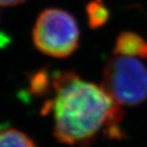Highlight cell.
I'll return each mask as SVG.
<instances>
[{"instance_id": "1", "label": "cell", "mask_w": 147, "mask_h": 147, "mask_svg": "<svg viewBox=\"0 0 147 147\" xmlns=\"http://www.w3.org/2000/svg\"><path fill=\"white\" fill-rule=\"evenodd\" d=\"M53 96L45 102L43 115H51L53 134L63 144L87 147L101 135L123 136L119 124L124 113L102 86L83 80L74 71L52 76Z\"/></svg>"}, {"instance_id": "2", "label": "cell", "mask_w": 147, "mask_h": 147, "mask_svg": "<svg viewBox=\"0 0 147 147\" xmlns=\"http://www.w3.org/2000/svg\"><path fill=\"white\" fill-rule=\"evenodd\" d=\"M101 86L119 105H138L147 97V67L135 57L115 54L104 67Z\"/></svg>"}, {"instance_id": "3", "label": "cell", "mask_w": 147, "mask_h": 147, "mask_svg": "<svg viewBox=\"0 0 147 147\" xmlns=\"http://www.w3.org/2000/svg\"><path fill=\"white\" fill-rule=\"evenodd\" d=\"M80 32L76 18L67 10L46 8L39 14L33 29L36 48L52 57H67L76 51Z\"/></svg>"}, {"instance_id": "4", "label": "cell", "mask_w": 147, "mask_h": 147, "mask_svg": "<svg viewBox=\"0 0 147 147\" xmlns=\"http://www.w3.org/2000/svg\"><path fill=\"white\" fill-rule=\"evenodd\" d=\"M115 54L147 58V41L134 32H123L115 40Z\"/></svg>"}, {"instance_id": "5", "label": "cell", "mask_w": 147, "mask_h": 147, "mask_svg": "<svg viewBox=\"0 0 147 147\" xmlns=\"http://www.w3.org/2000/svg\"><path fill=\"white\" fill-rule=\"evenodd\" d=\"M88 24L92 29L102 27L107 23L109 11L102 0H91L86 6Z\"/></svg>"}, {"instance_id": "6", "label": "cell", "mask_w": 147, "mask_h": 147, "mask_svg": "<svg viewBox=\"0 0 147 147\" xmlns=\"http://www.w3.org/2000/svg\"><path fill=\"white\" fill-rule=\"evenodd\" d=\"M0 147H37L28 135L16 129L0 131Z\"/></svg>"}, {"instance_id": "7", "label": "cell", "mask_w": 147, "mask_h": 147, "mask_svg": "<svg viewBox=\"0 0 147 147\" xmlns=\"http://www.w3.org/2000/svg\"><path fill=\"white\" fill-rule=\"evenodd\" d=\"M52 85V77L46 69H41L32 75L30 79V89L34 94H44Z\"/></svg>"}, {"instance_id": "8", "label": "cell", "mask_w": 147, "mask_h": 147, "mask_svg": "<svg viewBox=\"0 0 147 147\" xmlns=\"http://www.w3.org/2000/svg\"><path fill=\"white\" fill-rule=\"evenodd\" d=\"M25 0H0V5L1 6H13L20 3L24 2Z\"/></svg>"}]
</instances>
